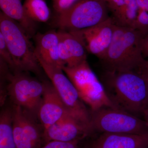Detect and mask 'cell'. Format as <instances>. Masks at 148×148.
<instances>
[{
	"instance_id": "obj_5",
	"label": "cell",
	"mask_w": 148,
	"mask_h": 148,
	"mask_svg": "<svg viewBox=\"0 0 148 148\" xmlns=\"http://www.w3.org/2000/svg\"><path fill=\"white\" fill-rule=\"evenodd\" d=\"M62 69L75 87L81 100L90 111L104 107L115 108L87 60L73 67L64 66Z\"/></svg>"
},
{
	"instance_id": "obj_22",
	"label": "cell",
	"mask_w": 148,
	"mask_h": 148,
	"mask_svg": "<svg viewBox=\"0 0 148 148\" xmlns=\"http://www.w3.org/2000/svg\"><path fill=\"white\" fill-rule=\"evenodd\" d=\"M79 0H53V9L57 14L64 12Z\"/></svg>"
},
{
	"instance_id": "obj_26",
	"label": "cell",
	"mask_w": 148,
	"mask_h": 148,
	"mask_svg": "<svg viewBox=\"0 0 148 148\" xmlns=\"http://www.w3.org/2000/svg\"><path fill=\"white\" fill-rule=\"evenodd\" d=\"M138 11L144 10L148 8V0H136Z\"/></svg>"
},
{
	"instance_id": "obj_12",
	"label": "cell",
	"mask_w": 148,
	"mask_h": 148,
	"mask_svg": "<svg viewBox=\"0 0 148 148\" xmlns=\"http://www.w3.org/2000/svg\"><path fill=\"white\" fill-rule=\"evenodd\" d=\"M93 132L90 127L69 115L44 130L43 139L47 143L51 141L64 142L79 141Z\"/></svg>"
},
{
	"instance_id": "obj_1",
	"label": "cell",
	"mask_w": 148,
	"mask_h": 148,
	"mask_svg": "<svg viewBox=\"0 0 148 148\" xmlns=\"http://www.w3.org/2000/svg\"><path fill=\"white\" fill-rule=\"evenodd\" d=\"M102 82L116 108L141 118L148 109V85L139 70L105 71Z\"/></svg>"
},
{
	"instance_id": "obj_19",
	"label": "cell",
	"mask_w": 148,
	"mask_h": 148,
	"mask_svg": "<svg viewBox=\"0 0 148 148\" xmlns=\"http://www.w3.org/2000/svg\"><path fill=\"white\" fill-rule=\"evenodd\" d=\"M23 5L26 14L32 21L46 22L50 18V9L45 0H25Z\"/></svg>"
},
{
	"instance_id": "obj_7",
	"label": "cell",
	"mask_w": 148,
	"mask_h": 148,
	"mask_svg": "<svg viewBox=\"0 0 148 148\" xmlns=\"http://www.w3.org/2000/svg\"><path fill=\"white\" fill-rule=\"evenodd\" d=\"M108 9L105 0H79L69 9L57 14L56 25L66 31L90 28L108 18Z\"/></svg>"
},
{
	"instance_id": "obj_23",
	"label": "cell",
	"mask_w": 148,
	"mask_h": 148,
	"mask_svg": "<svg viewBox=\"0 0 148 148\" xmlns=\"http://www.w3.org/2000/svg\"><path fill=\"white\" fill-rule=\"evenodd\" d=\"M79 141L76 140L71 142H64L58 141H51L48 142L41 148H79Z\"/></svg>"
},
{
	"instance_id": "obj_17",
	"label": "cell",
	"mask_w": 148,
	"mask_h": 148,
	"mask_svg": "<svg viewBox=\"0 0 148 148\" xmlns=\"http://www.w3.org/2000/svg\"><path fill=\"white\" fill-rule=\"evenodd\" d=\"M138 8L136 0H126L122 5L112 12V17L115 24L121 27L135 29Z\"/></svg>"
},
{
	"instance_id": "obj_20",
	"label": "cell",
	"mask_w": 148,
	"mask_h": 148,
	"mask_svg": "<svg viewBox=\"0 0 148 148\" xmlns=\"http://www.w3.org/2000/svg\"><path fill=\"white\" fill-rule=\"evenodd\" d=\"M0 59L4 61L12 72L16 71V68L12 55L8 50L4 38L0 33Z\"/></svg>"
},
{
	"instance_id": "obj_16",
	"label": "cell",
	"mask_w": 148,
	"mask_h": 148,
	"mask_svg": "<svg viewBox=\"0 0 148 148\" xmlns=\"http://www.w3.org/2000/svg\"><path fill=\"white\" fill-rule=\"evenodd\" d=\"M0 7L2 12L24 28L31 38L34 37L36 32V24L27 16L21 0H0Z\"/></svg>"
},
{
	"instance_id": "obj_15",
	"label": "cell",
	"mask_w": 148,
	"mask_h": 148,
	"mask_svg": "<svg viewBox=\"0 0 148 148\" xmlns=\"http://www.w3.org/2000/svg\"><path fill=\"white\" fill-rule=\"evenodd\" d=\"M35 52L37 57L48 64L62 68L58 55L59 37L58 32L51 30L34 36Z\"/></svg>"
},
{
	"instance_id": "obj_8",
	"label": "cell",
	"mask_w": 148,
	"mask_h": 148,
	"mask_svg": "<svg viewBox=\"0 0 148 148\" xmlns=\"http://www.w3.org/2000/svg\"><path fill=\"white\" fill-rule=\"evenodd\" d=\"M37 58L72 116L92 130L91 111L81 100L75 87L62 68L48 64L38 57Z\"/></svg>"
},
{
	"instance_id": "obj_10",
	"label": "cell",
	"mask_w": 148,
	"mask_h": 148,
	"mask_svg": "<svg viewBox=\"0 0 148 148\" xmlns=\"http://www.w3.org/2000/svg\"><path fill=\"white\" fill-rule=\"evenodd\" d=\"M13 128L16 148H41L43 133L36 118L19 106L12 108Z\"/></svg>"
},
{
	"instance_id": "obj_24",
	"label": "cell",
	"mask_w": 148,
	"mask_h": 148,
	"mask_svg": "<svg viewBox=\"0 0 148 148\" xmlns=\"http://www.w3.org/2000/svg\"><path fill=\"white\" fill-rule=\"evenodd\" d=\"M143 55L145 58H148V33L144 36L142 44Z\"/></svg>"
},
{
	"instance_id": "obj_4",
	"label": "cell",
	"mask_w": 148,
	"mask_h": 148,
	"mask_svg": "<svg viewBox=\"0 0 148 148\" xmlns=\"http://www.w3.org/2000/svg\"><path fill=\"white\" fill-rule=\"evenodd\" d=\"M9 71L1 73V77L8 82L7 95L14 106H19L37 118L42 101L44 81L31 76L28 72Z\"/></svg>"
},
{
	"instance_id": "obj_14",
	"label": "cell",
	"mask_w": 148,
	"mask_h": 148,
	"mask_svg": "<svg viewBox=\"0 0 148 148\" xmlns=\"http://www.w3.org/2000/svg\"><path fill=\"white\" fill-rule=\"evenodd\" d=\"M57 32L66 67H73L87 60V51L78 37L66 30L59 29Z\"/></svg>"
},
{
	"instance_id": "obj_6",
	"label": "cell",
	"mask_w": 148,
	"mask_h": 148,
	"mask_svg": "<svg viewBox=\"0 0 148 148\" xmlns=\"http://www.w3.org/2000/svg\"><path fill=\"white\" fill-rule=\"evenodd\" d=\"M91 124L93 131L102 133H148V125L143 118L111 107L91 111Z\"/></svg>"
},
{
	"instance_id": "obj_13",
	"label": "cell",
	"mask_w": 148,
	"mask_h": 148,
	"mask_svg": "<svg viewBox=\"0 0 148 148\" xmlns=\"http://www.w3.org/2000/svg\"><path fill=\"white\" fill-rule=\"evenodd\" d=\"M90 148H148V133L143 134L102 133Z\"/></svg>"
},
{
	"instance_id": "obj_25",
	"label": "cell",
	"mask_w": 148,
	"mask_h": 148,
	"mask_svg": "<svg viewBox=\"0 0 148 148\" xmlns=\"http://www.w3.org/2000/svg\"><path fill=\"white\" fill-rule=\"evenodd\" d=\"M139 70L145 79L148 85V58L146 59L143 66Z\"/></svg>"
},
{
	"instance_id": "obj_2",
	"label": "cell",
	"mask_w": 148,
	"mask_h": 148,
	"mask_svg": "<svg viewBox=\"0 0 148 148\" xmlns=\"http://www.w3.org/2000/svg\"><path fill=\"white\" fill-rule=\"evenodd\" d=\"M144 37L134 28L116 25L112 42L101 60L105 71L139 70L146 59L142 51Z\"/></svg>"
},
{
	"instance_id": "obj_21",
	"label": "cell",
	"mask_w": 148,
	"mask_h": 148,
	"mask_svg": "<svg viewBox=\"0 0 148 148\" xmlns=\"http://www.w3.org/2000/svg\"><path fill=\"white\" fill-rule=\"evenodd\" d=\"M135 29L141 32L144 36L148 33V8L138 11L135 24Z\"/></svg>"
},
{
	"instance_id": "obj_18",
	"label": "cell",
	"mask_w": 148,
	"mask_h": 148,
	"mask_svg": "<svg viewBox=\"0 0 148 148\" xmlns=\"http://www.w3.org/2000/svg\"><path fill=\"white\" fill-rule=\"evenodd\" d=\"M0 148H16L13 133L12 109H4L1 112Z\"/></svg>"
},
{
	"instance_id": "obj_9",
	"label": "cell",
	"mask_w": 148,
	"mask_h": 148,
	"mask_svg": "<svg viewBox=\"0 0 148 148\" xmlns=\"http://www.w3.org/2000/svg\"><path fill=\"white\" fill-rule=\"evenodd\" d=\"M115 26L112 18L109 16L105 21L90 28L69 31L79 38L87 52L101 60L112 40Z\"/></svg>"
},
{
	"instance_id": "obj_27",
	"label": "cell",
	"mask_w": 148,
	"mask_h": 148,
	"mask_svg": "<svg viewBox=\"0 0 148 148\" xmlns=\"http://www.w3.org/2000/svg\"><path fill=\"white\" fill-rule=\"evenodd\" d=\"M143 119L145 121L148 125V109L144 113Z\"/></svg>"
},
{
	"instance_id": "obj_3",
	"label": "cell",
	"mask_w": 148,
	"mask_h": 148,
	"mask_svg": "<svg viewBox=\"0 0 148 148\" xmlns=\"http://www.w3.org/2000/svg\"><path fill=\"white\" fill-rule=\"evenodd\" d=\"M0 33L12 55L15 72L32 73L40 75L43 71L35 52V47L24 28L3 12L0 13Z\"/></svg>"
},
{
	"instance_id": "obj_11",
	"label": "cell",
	"mask_w": 148,
	"mask_h": 148,
	"mask_svg": "<svg viewBox=\"0 0 148 148\" xmlns=\"http://www.w3.org/2000/svg\"><path fill=\"white\" fill-rule=\"evenodd\" d=\"M44 84L42 101L38 115L43 130L66 116H72L51 82L45 81Z\"/></svg>"
}]
</instances>
